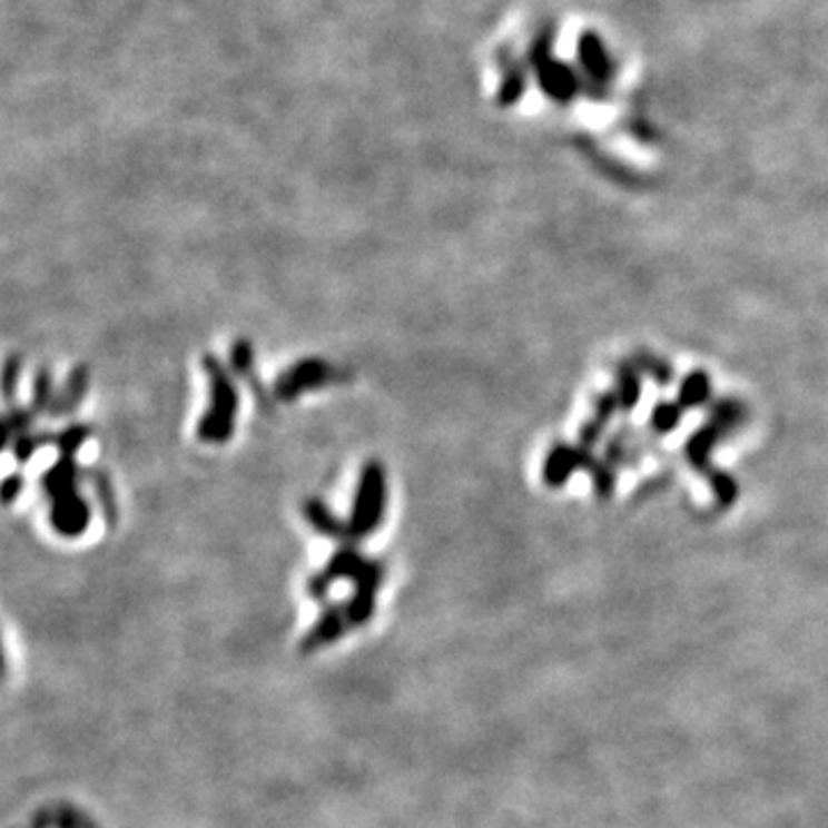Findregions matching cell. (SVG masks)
Segmentation results:
<instances>
[{"instance_id": "1", "label": "cell", "mask_w": 828, "mask_h": 828, "mask_svg": "<svg viewBox=\"0 0 828 828\" xmlns=\"http://www.w3.org/2000/svg\"><path fill=\"white\" fill-rule=\"evenodd\" d=\"M200 364L207 385H210V407L200 417L196 435L205 444H226L235 433L239 394L221 359H217L215 355H205Z\"/></svg>"}, {"instance_id": "2", "label": "cell", "mask_w": 828, "mask_h": 828, "mask_svg": "<svg viewBox=\"0 0 828 828\" xmlns=\"http://www.w3.org/2000/svg\"><path fill=\"white\" fill-rule=\"evenodd\" d=\"M387 509V472L379 461H368L362 467L355 502L351 509L348 525L355 541L373 536L385 521Z\"/></svg>"}, {"instance_id": "6", "label": "cell", "mask_w": 828, "mask_h": 828, "mask_svg": "<svg viewBox=\"0 0 828 828\" xmlns=\"http://www.w3.org/2000/svg\"><path fill=\"white\" fill-rule=\"evenodd\" d=\"M88 385H90L88 368L83 364L75 366L72 371H69L65 385L60 390H56V398L51 403V410H49L47 417L62 420V417H69V414H75L79 410L81 401L88 394Z\"/></svg>"}, {"instance_id": "9", "label": "cell", "mask_w": 828, "mask_h": 828, "mask_svg": "<svg viewBox=\"0 0 828 828\" xmlns=\"http://www.w3.org/2000/svg\"><path fill=\"white\" fill-rule=\"evenodd\" d=\"M34 417H38V414H34L30 407H19V405H14V407L8 410L6 420H3V442H6L8 448H10L19 437H23V435L30 433Z\"/></svg>"}, {"instance_id": "11", "label": "cell", "mask_w": 828, "mask_h": 828, "mask_svg": "<svg viewBox=\"0 0 828 828\" xmlns=\"http://www.w3.org/2000/svg\"><path fill=\"white\" fill-rule=\"evenodd\" d=\"M88 437L90 428L86 424H69L67 428L53 433V446L58 448L60 456H77Z\"/></svg>"}, {"instance_id": "4", "label": "cell", "mask_w": 828, "mask_h": 828, "mask_svg": "<svg viewBox=\"0 0 828 828\" xmlns=\"http://www.w3.org/2000/svg\"><path fill=\"white\" fill-rule=\"evenodd\" d=\"M49 515H51V528L67 539L81 536L92 518V509L86 502V497L79 493L62 495L56 500H49Z\"/></svg>"}, {"instance_id": "8", "label": "cell", "mask_w": 828, "mask_h": 828, "mask_svg": "<svg viewBox=\"0 0 828 828\" xmlns=\"http://www.w3.org/2000/svg\"><path fill=\"white\" fill-rule=\"evenodd\" d=\"M83 481L90 483L92 495L101 509L103 521H107L109 528L118 525V500H116V489L111 476L99 470V467H83Z\"/></svg>"}, {"instance_id": "7", "label": "cell", "mask_w": 828, "mask_h": 828, "mask_svg": "<svg viewBox=\"0 0 828 828\" xmlns=\"http://www.w3.org/2000/svg\"><path fill=\"white\" fill-rule=\"evenodd\" d=\"M254 364H256V355H254V345H252V341H249V338H237V341L233 343V348H230V371H233L237 377L247 379V383L252 385V392H254L256 401L260 403V407H263L265 412H269L272 401H269L267 390H265L263 383H260V377H256V368H254Z\"/></svg>"}, {"instance_id": "5", "label": "cell", "mask_w": 828, "mask_h": 828, "mask_svg": "<svg viewBox=\"0 0 828 828\" xmlns=\"http://www.w3.org/2000/svg\"><path fill=\"white\" fill-rule=\"evenodd\" d=\"M302 513L306 518V523L314 528L318 534L343 543H355V536L351 532L348 521H341V518L318 497H308L302 504Z\"/></svg>"}, {"instance_id": "14", "label": "cell", "mask_w": 828, "mask_h": 828, "mask_svg": "<svg viewBox=\"0 0 828 828\" xmlns=\"http://www.w3.org/2000/svg\"><path fill=\"white\" fill-rule=\"evenodd\" d=\"M23 486H26L23 474H8V479L3 481V502H6L8 506L14 504V500L21 495Z\"/></svg>"}, {"instance_id": "10", "label": "cell", "mask_w": 828, "mask_h": 828, "mask_svg": "<svg viewBox=\"0 0 828 828\" xmlns=\"http://www.w3.org/2000/svg\"><path fill=\"white\" fill-rule=\"evenodd\" d=\"M53 398H56V387H53L51 371L47 366H42V368H38V373H34V379H32L30 410L34 414H49Z\"/></svg>"}, {"instance_id": "13", "label": "cell", "mask_w": 828, "mask_h": 828, "mask_svg": "<svg viewBox=\"0 0 828 828\" xmlns=\"http://www.w3.org/2000/svg\"><path fill=\"white\" fill-rule=\"evenodd\" d=\"M19 377H21V359H19L17 355H12V357H8V362H6V371H3V392H6V401H12V398H14Z\"/></svg>"}, {"instance_id": "3", "label": "cell", "mask_w": 828, "mask_h": 828, "mask_svg": "<svg viewBox=\"0 0 828 828\" xmlns=\"http://www.w3.org/2000/svg\"><path fill=\"white\" fill-rule=\"evenodd\" d=\"M336 379V368L321 359V357H306L288 366L279 377L274 379L272 394L276 401L288 403L299 398L306 392H316L327 387Z\"/></svg>"}, {"instance_id": "12", "label": "cell", "mask_w": 828, "mask_h": 828, "mask_svg": "<svg viewBox=\"0 0 828 828\" xmlns=\"http://www.w3.org/2000/svg\"><path fill=\"white\" fill-rule=\"evenodd\" d=\"M49 444L53 446V433H28L19 437L10 448L14 452V459L19 463H28L42 446H49Z\"/></svg>"}]
</instances>
